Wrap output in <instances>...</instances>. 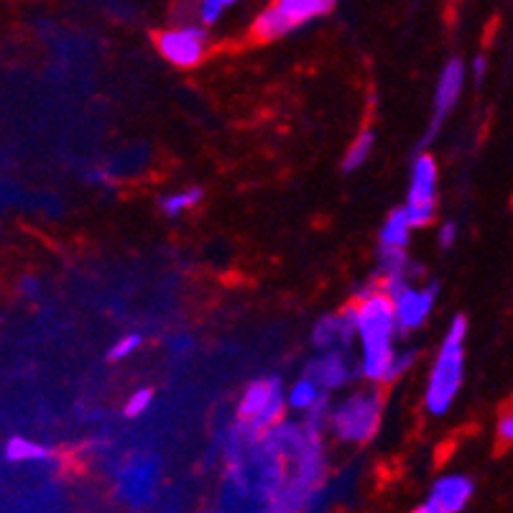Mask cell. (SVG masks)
Instances as JSON below:
<instances>
[{
	"label": "cell",
	"mask_w": 513,
	"mask_h": 513,
	"mask_svg": "<svg viewBox=\"0 0 513 513\" xmlns=\"http://www.w3.org/2000/svg\"><path fill=\"white\" fill-rule=\"evenodd\" d=\"M52 457V450L34 439L11 437L6 442V460L8 462H44Z\"/></svg>",
	"instance_id": "cell-15"
},
{
	"label": "cell",
	"mask_w": 513,
	"mask_h": 513,
	"mask_svg": "<svg viewBox=\"0 0 513 513\" xmlns=\"http://www.w3.org/2000/svg\"><path fill=\"white\" fill-rule=\"evenodd\" d=\"M457 240H460V225H457L455 220H445V223L439 225V230H437L439 248H445V251H450V248L455 246Z\"/></svg>",
	"instance_id": "cell-22"
},
{
	"label": "cell",
	"mask_w": 513,
	"mask_h": 513,
	"mask_svg": "<svg viewBox=\"0 0 513 513\" xmlns=\"http://www.w3.org/2000/svg\"><path fill=\"white\" fill-rule=\"evenodd\" d=\"M263 513H279V511H276V508L271 506V508H266V511H263Z\"/></svg>",
	"instance_id": "cell-25"
},
{
	"label": "cell",
	"mask_w": 513,
	"mask_h": 513,
	"mask_svg": "<svg viewBox=\"0 0 513 513\" xmlns=\"http://www.w3.org/2000/svg\"><path fill=\"white\" fill-rule=\"evenodd\" d=\"M465 337H468V320L465 314H455L424 388V409L432 417H445L460 394L465 381Z\"/></svg>",
	"instance_id": "cell-2"
},
{
	"label": "cell",
	"mask_w": 513,
	"mask_h": 513,
	"mask_svg": "<svg viewBox=\"0 0 513 513\" xmlns=\"http://www.w3.org/2000/svg\"><path fill=\"white\" fill-rule=\"evenodd\" d=\"M417 363V353L411 348H399L394 353V358H391V363H388L386 368V376H383V386H388V383L399 381V378H404L406 373L411 371V365Z\"/></svg>",
	"instance_id": "cell-18"
},
{
	"label": "cell",
	"mask_w": 513,
	"mask_h": 513,
	"mask_svg": "<svg viewBox=\"0 0 513 513\" xmlns=\"http://www.w3.org/2000/svg\"><path fill=\"white\" fill-rule=\"evenodd\" d=\"M151 404H154V391H151V388H146V386L136 388V391L128 396L123 414H126L128 419H136V417H141L143 411L149 409Z\"/></svg>",
	"instance_id": "cell-21"
},
{
	"label": "cell",
	"mask_w": 513,
	"mask_h": 513,
	"mask_svg": "<svg viewBox=\"0 0 513 513\" xmlns=\"http://www.w3.org/2000/svg\"><path fill=\"white\" fill-rule=\"evenodd\" d=\"M335 8L332 0H276L263 8L251 26V36L256 41L284 39L291 31L304 29L307 23L327 16Z\"/></svg>",
	"instance_id": "cell-4"
},
{
	"label": "cell",
	"mask_w": 513,
	"mask_h": 513,
	"mask_svg": "<svg viewBox=\"0 0 513 513\" xmlns=\"http://www.w3.org/2000/svg\"><path fill=\"white\" fill-rule=\"evenodd\" d=\"M202 197H205L202 187H189V189H182V192L164 194V197L159 200V207L166 217H179L187 210H192V207L200 205Z\"/></svg>",
	"instance_id": "cell-16"
},
{
	"label": "cell",
	"mask_w": 513,
	"mask_h": 513,
	"mask_svg": "<svg viewBox=\"0 0 513 513\" xmlns=\"http://www.w3.org/2000/svg\"><path fill=\"white\" fill-rule=\"evenodd\" d=\"M465 80H468V67L460 57L447 59L442 72H439L437 87H434V110H432V126H429L427 141L437 136V131L442 128V123L447 120V115L455 110V105L460 103V95L465 90Z\"/></svg>",
	"instance_id": "cell-10"
},
{
	"label": "cell",
	"mask_w": 513,
	"mask_h": 513,
	"mask_svg": "<svg viewBox=\"0 0 513 513\" xmlns=\"http://www.w3.org/2000/svg\"><path fill=\"white\" fill-rule=\"evenodd\" d=\"M353 312L355 340L360 345V358L355 363L358 376L368 381V386L383 383L386 368L396 353V322L391 299L378 289V284H368L358 291L355 302L348 304Z\"/></svg>",
	"instance_id": "cell-1"
},
{
	"label": "cell",
	"mask_w": 513,
	"mask_h": 513,
	"mask_svg": "<svg viewBox=\"0 0 513 513\" xmlns=\"http://www.w3.org/2000/svg\"><path fill=\"white\" fill-rule=\"evenodd\" d=\"M475 496L473 478L462 473L442 475L434 480L429 496L411 513H462Z\"/></svg>",
	"instance_id": "cell-9"
},
{
	"label": "cell",
	"mask_w": 513,
	"mask_h": 513,
	"mask_svg": "<svg viewBox=\"0 0 513 513\" xmlns=\"http://www.w3.org/2000/svg\"><path fill=\"white\" fill-rule=\"evenodd\" d=\"M485 72H488V59L485 57H475L473 59V80L483 82Z\"/></svg>",
	"instance_id": "cell-24"
},
{
	"label": "cell",
	"mask_w": 513,
	"mask_h": 513,
	"mask_svg": "<svg viewBox=\"0 0 513 513\" xmlns=\"http://www.w3.org/2000/svg\"><path fill=\"white\" fill-rule=\"evenodd\" d=\"M437 182L439 166L429 154H419L411 166V182L406 192V205L401 210L406 212L411 230L427 228L437 217Z\"/></svg>",
	"instance_id": "cell-6"
},
{
	"label": "cell",
	"mask_w": 513,
	"mask_h": 513,
	"mask_svg": "<svg viewBox=\"0 0 513 513\" xmlns=\"http://www.w3.org/2000/svg\"><path fill=\"white\" fill-rule=\"evenodd\" d=\"M286 409L284 388L281 378H258L243 391L238 404V424L248 427L251 432L263 434L281 422Z\"/></svg>",
	"instance_id": "cell-5"
},
{
	"label": "cell",
	"mask_w": 513,
	"mask_h": 513,
	"mask_svg": "<svg viewBox=\"0 0 513 513\" xmlns=\"http://www.w3.org/2000/svg\"><path fill=\"white\" fill-rule=\"evenodd\" d=\"M233 6V0H202L200 8H197V18H200L202 29H205V26H215V23Z\"/></svg>",
	"instance_id": "cell-19"
},
{
	"label": "cell",
	"mask_w": 513,
	"mask_h": 513,
	"mask_svg": "<svg viewBox=\"0 0 513 513\" xmlns=\"http://www.w3.org/2000/svg\"><path fill=\"white\" fill-rule=\"evenodd\" d=\"M437 284L427 286H414L406 284L399 289L391 299V309H394V322H396V335L406 337L411 332H417L429 320V314L434 312V302H437Z\"/></svg>",
	"instance_id": "cell-7"
},
{
	"label": "cell",
	"mask_w": 513,
	"mask_h": 513,
	"mask_svg": "<svg viewBox=\"0 0 513 513\" xmlns=\"http://www.w3.org/2000/svg\"><path fill=\"white\" fill-rule=\"evenodd\" d=\"M353 340L355 325L350 307H345L337 314H325L312 330L314 348L320 350V353H330V350H345V353H350Z\"/></svg>",
	"instance_id": "cell-12"
},
{
	"label": "cell",
	"mask_w": 513,
	"mask_h": 513,
	"mask_svg": "<svg viewBox=\"0 0 513 513\" xmlns=\"http://www.w3.org/2000/svg\"><path fill=\"white\" fill-rule=\"evenodd\" d=\"M210 36L202 26H177L156 36V49L174 67H197L205 59Z\"/></svg>",
	"instance_id": "cell-8"
},
{
	"label": "cell",
	"mask_w": 513,
	"mask_h": 513,
	"mask_svg": "<svg viewBox=\"0 0 513 513\" xmlns=\"http://www.w3.org/2000/svg\"><path fill=\"white\" fill-rule=\"evenodd\" d=\"M383 396L378 386H363L350 391L345 399L330 409L327 427L335 439L345 445H368L381 429Z\"/></svg>",
	"instance_id": "cell-3"
},
{
	"label": "cell",
	"mask_w": 513,
	"mask_h": 513,
	"mask_svg": "<svg viewBox=\"0 0 513 513\" xmlns=\"http://www.w3.org/2000/svg\"><path fill=\"white\" fill-rule=\"evenodd\" d=\"M498 439H501V442H511L513 439V414L511 411H506V414H503V417H498Z\"/></svg>",
	"instance_id": "cell-23"
},
{
	"label": "cell",
	"mask_w": 513,
	"mask_h": 513,
	"mask_svg": "<svg viewBox=\"0 0 513 513\" xmlns=\"http://www.w3.org/2000/svg\"><path fill=\"white\" fill-rule=\"evenodd\" d=\"M143 345V337L138 332H131V335H123L118 342H113V348L108 350V360L113 363H120V360L131 358L138 348Z\"/></svg>",
	"instance_id": "cell-20"
},
{
	"label": "cell",
	"mask_w": 513,
	"mask_h": 513,
	"mask_svg": "<svg viewBox=\"0 0 513 513\" xmlns=\"http://www.w3.org/2000/svg\"><path fill=\"white\" fill-rule=\"evenodd\" d=\"M411 238V225L406 220V212L401 207L388 212L378 230V251H406Z\"/></svg>",
	"instance_id": "cell-13"
},
{
	"label": "cell",
	"mask_w": 513,
	"mask_h": 513,
	"mask_svg": "<svg viewBox=\"0 0 513 513\" xmlns=\"http://www.w3.org/2000/svg\"><path fill=\"white\" fill-rule=\"evenodd\" d=\"M373 146H376V133H373L371 128L363 133H358V136L353 138V143L348 146V151H345V159H342V171H358L365 161L371 159Z\"/></svg>",
	"instance_id": "cell-17"
},
{
	"label": "cell",
	"mask_w": 513,
	"mask_h": 513,
	"mask_svg": "<svg viewBox=\"0 0 513 513\" xmlns=\"http://www.w3.org/2000/svg\"><path fill=\"white\" fill-rule=\"evenodd\" d=\"M304 376L312 378L322 394L330 396L332 391L348 386L353 378H358V368H355L353 360H350V353H345V350H330V353L317 355V358L307 365Z\"/></svg>",
	"instance_id": "cell-11"
},
{
	"label": "cell",
	"mask_w": 513,
	"mask_h": 513,
	"mask_svg": "<svg viewBox=\"0 0 513 513\" xmlns=\"http://www.w3.org/2000/svg\"><path fill=\"white\" fill-rule=\"evenodd\" d=\"M322 396H327V394H322L320 388H317V383L307 376L297 378V381L291 383L289 391H284L286 406L294 411H304V414H307L312 406H317V401H320Z\"/></svg>",
	"instance_id": "cell-14"
}]
</instances>
